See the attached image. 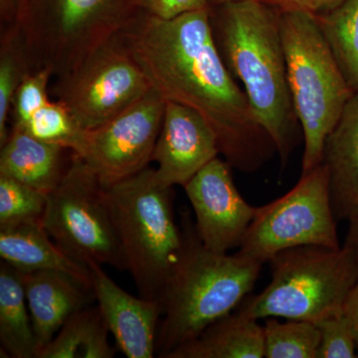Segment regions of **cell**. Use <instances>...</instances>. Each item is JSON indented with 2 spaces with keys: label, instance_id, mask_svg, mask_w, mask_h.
I'll return each instance as SVG.
<instances>
[{
  "label": "cell",
  "instance_id": "4",
  "mask_svg": "<svg viewBox=\"0 0 358 358\" xmlns=\"http://www.w3.org/2000/svg\"><path fill=\"white\" fill-rule=\"evenodd\" d=\"M122 251L138 294L162 305L185 236L174 217L173 187L147 169L106 188Z\"/></svg>",
  "mask_w": 358,
  "mask_h": 358
},
{
  "label": "cell",
  "instance_id": "5",
  "mask_svg": "<svg viewBox=\"0 0 358 358\" xmlns=\"http://www.w3.org/2000/svg\"><path fill=\"white\" fill-rule=\"evenodd\" d=\"M287 79L305 141L301 176L322 162L327 136L355 93L327 45L317 16L279 10Z\"/></svg>",
  "mask_w": 358,
  "mask_h": 358
},
{
  "label": "cell",
  "instance_id": "10",
  "mask_svg": "<svg viewBox=\"0 0 358 358\" xmlns=\"http://www.w3.org/2000/svg\"><path fill=\"white\" fill-rule=\"evenodd\" d=\"M150 89L124 47L100 45L77 67L61 103L80 129H93L128 110Z\"/></svg>",
  "mask_w": 358,
  "mask_h": 358
},
{
  "label": "cell",
  "instance_id": "22",
  "mask_svg": "<svg viewBox=\"0 0 358 358\" xmlns=\"http://www.w3.org/2000/svg\"><path fill=\"white\" fill-rule=\"evenodd\" d=\"M317 16L320 30L346 82L358 91V0Z\"/></svg>",
  "mask_w": 358,
  "mask_h": 358
},
{
  "label": "cell",
  "instance_id": "2",
  "mask_svg": "<svg viewBox=\"0 0 358 358\" xmlns=\"http://www.w3.org/2000/svg\"><path fill=\"white\" fill-rule=\"evenodd\" d=\"M212 30L231 74L244 85L257 120L274 141L282 164L299 143L280 32V11L262 0L210 6Z\"/></svg>",
  "mask_w": 358,
  "mask_h": 358
},
{
  "label": "cell",
  "instance_id": "1",
  "mask_svg": "<svg viewBox=\"0 0 358 358\" xmlns=\"http://www.w3.org/2000/svg\"><path fill=\"white\" fill-rule=\"evenodd\" d=\"M124 47L164 100L196 110L231 166L254 173L277 148L224 62L210 7L162 20L138 10L122 27Z\"/></svg>",
  "mask_w": 358,
  "mask_h": 358
},
{
  "label": "cell",
  "instance_id": "3",
  "mask_svg": "<svg viewBox=\"0 0 358 358\" xmlns=\"http://www.w3.org/2000/svg\"><path fill=\"white\" fill-rule=\"evenodd\" d=\"M185 248L162 301L157 357L166 358L205 329L234 312L260 275L262 264L202 244L189 214L181 225Z\"/></svg>",
  "mask_w": 358,
  "mask_h": 358
},
{
  "label": "cell",
  "instance_id": "15",
  "mask_svg": "<svg viewBox=\"0 0 358 358\" xmlns=\"http://www.w3.org/2000/svg\"><path fill=\"white\" fill-rule=\"evenodd\" d=\"M20 275L31 315L38 357L65 322L88 306L94 294L79 280L57 271L20 273Z\"/></svg>",
  "mask_w": 358,
  "mask_h": 358
},
{
  "label": "cell",
  "instance_id": "14",
  "mask_svg": "<svg viewBox=\"0 0 358 358\" xmlns=\"http://www.w3.org/2000/svg\"><path fill=\"white\" fill-rule=\"evenodd\" d=\"M138 11L136 0H22L21 20L76 41L89 32L122 28Z\"/></svg>",
  "mask_w": 358,
  "mask_h": 358
},
{
  "label": "cell",
  "instance_id": "30",
  "mask_svg": "<svg viewBox=\"0 0 358 358\" xmlns=\"http://www.w3.org/2000/svg\"><path fill=\"white\" fill-rule=\"evenodd\" d=\"M279 10H301L319 15L333 10L345 0H262Z\"/></svg>",
  "mask_w": 358,
  "mask_h": 358
},
{
  "label": "cell",
  "instance_id": "33",
  "mask_svg": "<svg viewBox=\"0 0 358 358\" xmlns=\"http://www.w3.org/2000/svg\"><path fill=\"white\" fill-rule=\"evenodd\" d=\"M244 1V0H209V6H215L220 4L228 3V2Z\"/></svg>",
  "mask_w": 358,
  "mask_h": 358
},
{
  "label": "cell",
  "instance_id": "20",
  "mask_svg": "<svg viewBox=\"0 0 358 358\" xmlns=\"http://www.w3.org/2000/svg\"><path fill=\"white\" fill-rule=\"evenodd\" d=\"M0 343L9 357L37 358L36 339L20 273L0 265Z\"/></svg>",
  "mask_w": 358,
  "mask_h": 358
},
{
  "label": "cell",
  "instance_id": "17",
  "mask_svg": "<svg viewBox=\"0 0 358 358\" xmlns=\"http://www.w3.org/2000/svg\"><path fill=\"white\" fill-rule=\"evenodd\" d=\"M0 257L18 272L57 271L91 288L88 267L71 258L54 242L41 218L0 228Z\"/></svg>",
  "mask_w": 358,
  "mask_h": 358
},
{
  "label": "cell",
  "instance_id": "12",
  "mask_svg": "<svg viewBox=\"0 0 358 358\" xmlns=\"http://www.w3.org/2000/svg\"><path fill=\"white\" fill-rule=\"evenodd\" d=\"M219 154L217 136L208 122L192 108L166 101L152 157L160 182L185 186Z\"/></svg>",
  "mask_w": 358,
  "mask_h": 358
},
{
  "label": "cell",
  "instance_id": "25",
  "mask_svg": "<svg viewBox=\"0 0 358 358\" xmlns=\"http://www.w3.org/2000/svg\"><path fill=\"white\" fill-rule=\"evenodd\" d=\"M47 194L8 176H0V228L42 218Z\"/></svg>",
  "mask_w": 358,
  "mask_h": 358
},
{
  "label": "cell",
  "instance_id": "18",
  "mask_svg": "<svg viewBox=\"0 0 358 358\" xmlns=\"http://www.w3.org/2000/svg\"><path fill=\"white\" fill-rule=\"evenodd\" d=\"M65 150L37 140L22 129H13L1 147L0 176L48 194L57 187L67 171L68 167H63Z\"/></svg>",
  "mask_w": 358,
  "mask_h": 358
},
{
  "label": "cell",
  "instance_id": "28",
  "mask_svg": "<svg viewBox=\"0 0 358 358\" xmlns=\"http://www.w3.org/2000/svg\"><path fill=\"white\" fill-rule=\"evenodd\" d=\"M20 78H18L17 66L14 63L11 56L2 55L0 61V147L6 143L9 133L6 122L8 110L17 90Z\"/></svg>",
  "mask_w": 358,
  "mask_h": 358
},
{
  "label": "cell",
  "instance_id": "11",
  "mask_svg": "<svg viewBox=\"0 0 358 358\" xmlns=\"http://www.w3.org/2000/svg\"><path fill=\"white\" fill-rule=\"evenodd\" d=\"M230 167L215 157L183 186L199 239L207 249L220 254L239 248L258 210L238 192Z\"/></svg>",
  "mask_w": 358,
  "mask_h": 358
},
{
  "label": "cell",
  "instance_id": "27",
  "mask_svg": "<svg viewBox=\"0 0 358 358\" xmlns=\"http://www.w3.org/2000/svg\"><path fill=\"white\" fill-rule=\"evenodd\" d=\"M50 70L43 69L20 82L14 96V129H22L35 113L49 102L47 84Z\"/></svg>",
  "mask_w": 358,
  "mask_h": 358
},
{
  "label": "cell",
  "instance_id": "6",
  "mask_svg": "<svg viewBox=\"0 0 358 358\" xmlns=\"http://www.w3.org/2000/svg\"><path fill=\"white\" fill-rule=\"evenodd\" d=\"M272 280L236 308L251 319L282 317L317 322L343 310L358 281V264L343 245L339 249L301 246L284 250L270 261Z\"/></svg>",
  "mask_w": 358,
  "mask_h": 358
},
{
  "label": "cell",
  "instance_id": "32",
  "mask_svg": "<svg viewBox=\"0 0 358 358\" xmlns=\"http://www.w3.org/2000/svg\"><path fill=\"white\" fill-rule=\"evenodd\" d=\"M343 245L348 247V249L352 250L358 264V219L350 222V228H348L345 242Z\"/></svg>",
  "mask_w": 358,
  "mask_h": 358
},
{
  "label": "cell",
  "instance_id": "31",
  "mask_svg": "<svg viewBox=\"0 0 358 358\" xmlns=\"http://www.w3.org/2000/svg\"><path fill=\"white\" fill-rule=\"evenodd\" d=\"M343 310L352 324L355 341H357L358 357V281L348 294Z\"/></svg>",
  "mask_w": 358,
  "mask_h": 358
},
{
  "label": "cell",
  "instance_id": "13",
  "mask_svg": "<svg viewBox=\"0 0 358 358\" xmlns=\"http://www.w3.org/2000/svg\"><path fill=\"white\" fill-rule=\"evenodd\" d=\"M91 262L90 281L94 298L117 348L128 358L157 357V338L164 307L159 301L136 296L122 289Z\"/></svg>",
  "mask_w": 358,
  "mask_h": 358
},
{
  "label": "cell",
  "instance_id": "16",
  "mask_svg": "<svg viewBox=\"0 0 358 358\" xmlns=\"http://www.w3.org/2000/svg\"><path fill=\"white\" fill-rule=\"evenodd\" d=\"M322 164L329 174L334 218L358 219V91L348 101L336 128L327 136Z\"/></svg>",
  "mask_w": 358,
  "mask_h": 358
},
{
  "label": "cell",
  "instance_id": "29",
  "mask_svg": "<svg viewBox=\"0 0 358 358\" xmlns=\"http://www.w3.org/2000/svg\"><path fill=\"white\" fill-rule=\"evenodd\" d=\"M136 6L138 10L162 20H173L210 7L209 0H136Z\"/></svg>",
  "mask_w": 358,
  "mask_h": 358
},
{
  "label": "cell",
  "instance_id": "23",
  "mask_svg": "<svg viewBox=\"0 0 358 358\" xmlns=\"http://www.w3.org/2000/svg\"><path fill=\"white\" fill-rule=\"evenodd\" d=\"M266 358H317L320 341L315 322L267 317L264 324Z\"/></svg>",
  "mask_w": 358,
  "mask_h": 358
},
{
  "label": "cell",
  "instance_id": "8",
  "mask_svg": "<svg viewBox=\"0 0 358 358\" xmlns=\"http://www.w3.org/2000/svg\"><path fill=\"white\" fill-rule=\"evenodd\" d=\"M336 223L329 197V174L322 162L301 176L288 193L258 207L237 254L264 265L280 252L294 247L339 249Z\"/></svg>",
  "mask_w": 358,
  "mask_h": 358
},
{
  "label": "cell",
  "instance_id": "19",
  "mask_svg": "<svg viewBox=\"0 0 358 358\" xmlns=\"http://www.w3.org/2000/svg\"><path fill=\"white\" fill-rule=\"evenodd\" d=\"M264 326L258 320L234 312L213 322L197 338L166 358H263Z\"/></svg>",
  "mask_w": 358,
  "mask_h": 358
},
{
  "label": "cell",
  "instance_id": "21",
  "mask_svg": "<svg viewBox=\"0 0 358 358\" xmlns=\"http://www.w3.org/2000/svg\"><path fill=\"white\" fill-rule=\"evenodd\" d=\"M110 333L98 306L74 313L37 358H112Z\"/></svg>",
  "mask_w": 358,
  "mask_h": 358
},
{
  "label": "cell",
  "instance_id": "26",
  "mask_svg": "<svg viewBox=\"0 0 358 358\" xmlns=\"http://www.w3.org/2000/svg\"><path fill=\"white\" fill-rule=\"evenodd\" d=\"M315 324L320 336L317 358L358 357L355 333L343 310L327 315Z\"/></svg>",
  "mask_w": 358,
  "mask_h": 358
},
{
  "label": "cell",
  "instance_id": "7",
  "mask_svg": "<svg viewBox=\"0 0 358 358\" xmlns=\"http://www.w3.org/2000/svg\"><path fill=\"white\" fill-rule=\"evenodd\" d=\"M41 221L54 242L77 262L128 271L106 188L77 155L47 194Z\"/></svg>",
  "mask_w": 358,
  "mask_h": 358
},
{
  "label": "cell",
  "instance_id": "24",
  "mask_svg": "<svg viewBox=\"0 0 358 358\" xmlns=\"http://www.w3.org/2000/svg\"><path fill=\"white\" fill-rule=\"evenodd\" d=\"M18 129H22L37 140L55 143L72 152L77 147L82 131L64 103L50 102L40 108L25 126Z\"/></svg>",
  "mask_w": 358,
  "mask_h": 358
},
{
  "label": "cell",
  "instance_id": "9",
  "mask_svg": "<svg viewBox=\"0 0 358 358\" xmlns=\"http://www.w3.org/2000/svg\"><path fill=\"white\" fill-rule=\"evenodd\" d=\"M166 101L150 89L140 101L102 126L82 129L73 155L105 188L141 173L152 162Z\"/></svg>",
  "mask_w": 358,
  "mask_h": 358
}]
</instances>
